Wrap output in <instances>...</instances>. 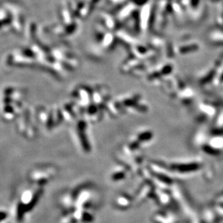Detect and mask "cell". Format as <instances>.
<instances>
[{"label": "cell", "instance_id": "1", "mask_svg": "<svg viewBox=\"0 0 223 223\" xmlns=\"http://www.w3.org/2000/svg\"><path fill=\"white\" fill-rule=\"evenodd\" d=\"M10 22H11V18L10 17L5 18L3 20H0V27H2L4 25H7V24L10 23Z\"/></svg>", "mask_w": 223, "mask_h": 223}]
</instances>
